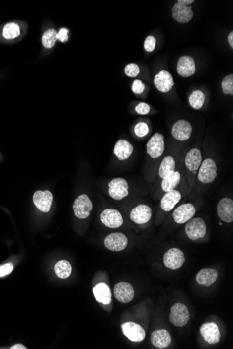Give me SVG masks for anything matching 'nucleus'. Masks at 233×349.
<instances>
[{
  "label": "nucleus",
  "mask_w": 233,
  "mask_h": 349,
  "mask_svg": "<svg viewBox=\"0 0 233 349\" xmlns=\"http://www.w3.org/2000/svg\"><path fill=\"white\" fill-rule=\"evenodd\" d=\"M202 163L201 152L198 148H192L188 152L185 157L184 164L186 167V179L189 183V187L192 188L196 173L199 169ZM190 188V189H191Z\"/></svg>",
  "instance_id": "obj_1"
},
{
  "label": "nucleus",
  "mask_w": 233,
  "mask_h": 349,
  "mask_svg": "<svg viewBox=\"0 0 233 349\" xmlns=\"http://www.w3.org/2000/svg\"><path fill=\"white\" fill-rule=\"evenodd\" d=\"M218 168L215 160L206 158L202 162L198 171V179L204 184H211L218 176Z\"/></svg>",
  "instance_id": "obj_2"
},
{
  "label": "nucleus",
  "mask_w": 233,
  "mask_h": 349,
  "mask_svg": "<svg viewBox=\"0 0 233 349\" xmlns=\"http://www.w3.org/2000/svg\"><path fill=\"white\" fill-rule=\"evenodd\" d=\"M185 232L186 236L191 241H197L200 238H204L207 233L206 224L200 217L191 219L186 222Z\"/></svg>",
  "instance_id": "obj_3"
},
{
  "label": "nucleus",
  "mask_w": 233,
  "mask_h": 349,
  "mask_svg": "<svg viewBox=\"0 0 233 349\" xmlns=\"http://www.w3.org/2000/svg\"><path fill=\"white\" fill-rule=\"evenodd\" d=\"M190 314L188 307L182 303H176L170 310V321L177 327H183L189 322Z\"/></svg>",
  "instance_id": "obj_4"
},
{
  "label": "nucleus",
  "mask_w": 233,
  "mask_h": 349,
  "mask_svg": "<svg viewBox=\"0 0 233 349\" xmlns=\"http://www.w3.org/2000/svg\"><path fill=\"white\" fill-rule=\"evenodd\" d=\"M74 214L79 219H86L90 215L93 204L87 195H81L76 199L73 205Z\"/></svg>",
  "instance_id": "obj_5"
},
{
  "label": "nucleus",
  "mask_w": 233,
  "mask_h": 349,
  "mask_svg": "<svg viewBox=\"0 0 233 349\" xmlns=\"http://www.w3.org/2000/svg\"><path fill=\"white\" fill-rule=\"evenodd\" d=\"M108 193L113 200H123L129 195V184L123 178H115L108 184Z\"/></svg>",
  "instance_id": "obj_6"
},
{
  "label": "nucleus",
  "mask_w": 233,
  "mask_h": 349,
  "mask_svg": "<svg viewBox=\"0 0 233 349\" xmlns=\"http://www.w3.org/2000/svg\"><path fill=\"white\" fill-rule=\"evenodd\" d=\"M146 148L147 153L152 158H160L165 150V141L163 135L158 133L154 134L148 141Z\"/></svg>",
  "instance_id": "obj_7"
},
{
  "label": "nucleus",
  "mask_w": 233,
  "mask_h": 349,
  "mask_svg": "<svg viewBox=\"0 0 233 349\" xmlns=\"http://www.w3.org/2000/svg\"><path fill=\"white\" fill-rule=\"evenodd\" d=\"M163 262L165 267L172 270H176L182 267L185 262L184 252L179 248H172L166 252L163 257Z\"/></svg>",
  "instance_id": "obj_8"
},
{
  "label": "nucleus",
  "mask_w": 233,
  "mask_h": 349,
  "mask_svg": "<svg viewBox=\"0 0 233 349\" xmlns=\"http://www.w3.org/2000/svg\"><path fill=\"white\" fill-rule=\"evenodd\" d=\"M122 333L131 341L142 342L146 338V331L142 326L134 322H126L122 324Z\"/></svg>",
  "instance_id": "obj_9"
},
{
  "label": "nucleus",
  "mask_w": 233,
  "mask_h": 349,
  "mask_svg": "<svg viewBox=\"0 0 233 349\" xmlns=\"http://www.w3.org/2000/svg\"><path fill=\"white\" fill-rule=\"evenodd\" d=\"M196 212V208L192 204H183L174 210L172 217L176 223L182 224L192 219Z\"/></svg>",
  "instance_id": "obj_10"
},
{
  "label": "nucleus",
  "mask_w": 233,
  "mask_h": 349,
  "mask_svg": "<svg viewBox=\"0 0 233 349\" xmlns=\"http://www.w3.org/2000/svg\"><path fill=\"white\" fill-rule=\"evenodd\" d=\"M128 238L122 233H113L105 238L104 244L107 249L113 252H120L127 248Z\"/></svg>",
  "instance_id": "obj_11"
},
{
  "label": "nucleus",
  "mask_w": 233,
  "mask_h": 349,
  "mask_svg": "<svg viewBox=\"0 0 233 349\" xmlns=\"http://www.w3.org/2000/svg\"><path fill=\"white\" fill-rule=\"evenodd\" d=\"M101 221L107 227L117 229L123 224V217L120 212L115 209H108L101 214Z\"/></svg>",
  "instance_id": "obj_12"
},
{
  "label": "nucleus",
  "mask_w": 233,
  "mask_h": 349,
  "mask_svg": "<svg viewBox=\"0 0 233 349\" xmlns=\"http://www.w3.org/2000/svg\"><path fill=\"white\" fill-rule=\"evenodd\" d=\"M172 136L178 141H186L191 138L192 126L184 119L177 121L172 128Z\"/></svg>",
  "instance_id": "obj_13"
},
{
  "label": "nucleus",
  "mask_w": 233,
  "mask_h": 349,
  "mask_svg": "<svg viewBox=\"0 0 233 349\" xmlns=\"http://www.w3.org/2000/svg\"><path fill=\"white\" fill-rule=\"evenodd\" d=\"M153 211L149 206L139 205L131 210V220L137 224L148 223L152 218Z\"/></svg>",
  "instance_id": "obj_14"
},
{
  "label": "nucleus",
  "mask_w": 233,
  "mask_h": 349,
  "mask_svg": "<svg viewBox=\"0 0 233 349\" xmlns=\"http://www.w3.org/2000/svg\"><path fill=\"white\" fill-rule=\"evenodd\" d=\"M114 295L119 302L122 303H128L134 298V288L129 283L120 282L117 284L114 288Z\"/></svg>",
  "instance_id": "obj_15"
},
{
  "label": "nucleus",
  "mask_w": 233,
  "mask_h": 349,
  "mask_svg": "<svg viewBox=\"0 0 233 349\" xmlns=\"http://www.w3.org/2000/svg\"><path fill=\"white\" fill-rule=\"evenodd\" d=\"M217 214L219 218L226 222L231 223L233 221V201L229 198H222L217 205Z\"/></svg>",
  "instance_id": "obj_16"
},
{
  "label": "nucleus",
  "mask_w": 233,
  "mask_h": 349,
  "mask_svg": "<svg viewBox=\"0 0 233 349\" xmlns=\"http://www.w3.org/2000/svg\"><path fill=\"white\" fill-rule=\"evenodd\" d=\"M172 13L173 18L179 23H187L191 21L193 17L192 8L179 1L174 5Z\"/></svg>",
  "instance_id": "obj_17"
},
{
  "label": "nucleus",
  "mask_w": 233,
  "mask_h": 349,
  "mask_svg": "<svg viewBox=\"0 0 233 349\" xmlns=\"http://www.w3.org/2000/svg\"><path fill=\"white\" fill-rule=\"evenodd\" d=\"M53 194L49 191H38L33 196L34 205L41 212H48L53 203Z\"/></svg>",
  "instance_id": "obj_18"
},
{
  "label": "nucleus",
  "mask_w": 233,
  "mask_h": 349,
  "mask_svg": "<svg viewBox=\"0 0 233 349\" xmlns=\"http://www.w3.org/2000/svg\"><path fill=\"white\" fill-rule=\"evenodd\" d=\"M200 331L205 341L210 345H215L220 340V331L215 323H205L202 325Z\"/></svg>",
  "instance_id": "obj_19"
},
{
  "label": "nucleus",
  "mask_w": 233,
  "mask_h": 349,
  "mask_svg": "<svg viewBox=\"0 0 233 349\" xmlns=\"http://www.w3.org/2000/svg\"><path fill=\"white\" fill-rule=\"evenodd\" d=\"M154 83L156 89L162 93L168 92L174 86L173 78L171 74L164 70L155 76Z\"/></svg>",
  "instance_id": "obj_20"
},
{
  "label": "nucleus",
  "mask_w": 233,
  "mask_h": 349,
  "mask_svg": "<svg viewBox=\"0 0 233 349\" xmlns=\"http://www.w3.org/2000/svg\"><path fill=\"white\" fill-rule=\"evenodd\" d=\"M177 72L183 77H191L196 72V64L190 56H182L177 63Z\"/></svg>",
  "instance_id": "obj_21"
},
{
  "label": "nucleus",
  "mask_w": 233,
  "mask_h": 349,
  "mask_svg": "<svg viewBox=\"0 0 233 349\" xmlns=\"http://www.w3.org/2000/svg\"><path fill=\"white\" fill-rule=\"evenodd\" d=\"M182 199L180 192L177 190L166 192L160 200V207L164 211L170 212Z\"/></svg>",
  "instance_id": "obj_22"
},
{
  "label": "nucleus",
  "mask_w": 233,
  "mask_h": 349,
  "mask_svg": "<svg viewBox=\"0 0 233 349\" xmlns=\"http://www.w3.org/2000/svg\"><path fill=\"white\" fill-rule=\"evenodd\" d=\"M152 344L158 349H165L171 343V336L166 330H158L154 331L150 338Z\"/></svg>",
  "instance_id": "obj_23"
},
{
  "label": "nucleus",
  "mask_w": 233,
  "mask_h": 349,
  "mask_svg": "<svg viewBox=\"0 0 233 349\" xmlns=\"http://www.w3.org/2000/svg\"><path fill=\"white\" fill-rule=\"evenodd\" d=\"M218 272L213 269H201L196 276V281L200 285L210 287L217 281Z\"/></svg>",
  "instance_id": "obj_24"
},
{
  "label": "nucleus",
  "mask_w": 233,
  "mask_h": 349,
  "mask_svg": "<svg viewBox=\"0 0 233 349\" xmlns=\"http://www.w3.org/2000/svg\"><path fill=\"white\" fill-rule=\"evenodd\" d=\"M133 151L134 147L132 145L125 140L117 141L114 147V154L120 160H125L130 158Z\"/></svg>",
  "instance_id": "obj_25"
},
{
  "label": "nucleus",
  "mask_w": 233,
  "mask_h": 349,
  "mask_svg": "<svg viewBox=\"0 0 233 349\" xmlns=\"http://www.w3.org/2000/svg\"><path fill=\"white\" fill-rule=\"evenodd\" d=\"M181 174L179 171H172L162 179L160 187L164 192H168L175 190L180 184Z\"/></svg>",
  "instance_id": "obj_26"
},
{
  "label": "nucleus",
  "mask_w": 233,
  "mask_h": 349,
  "mask_svg": "<svg viewBox=\"0 0 233 349\" xmlns=\"http://www.w3.org/2000/svg\"><path fill=\"white\" fill-rule=\"evenodd\" d=\"M95 298L98 302L109 305L112 301V293L108 285L100 283L93 288Z\"/></svg>",
  "instance_id": "obj_27"
},
{
  "label": "nucleus",
  "mask_w": 233,
  "mask_h": 349,
  "mask_svg": "<svg viewBox=\"0 0 233 349\" xmlns=\"http://www.w3.org/2000/svg\"><path fill=\"white\" fill-rule=\"evenodd\" d=\"M176 168V163L173 157L168 155L165 157L162 160L160 163L159 169H158V176L160 179H163L168 173L175 171Z\"/></svg>",
  "instance_id": "obj_28"
},
{
  "label": "nucleus",
  "mask_w": 233,
  "mask_h": 349,
  "mask_svg": "<svg viewBox=\"0 0 233 349\" xmlns=\"http://www.w3.org/2000/svg\"><path fill=\"white\" fill-rule=\"evenodd\" d=\"M20 26L15 22H9L4 26L2 36L5 39L13 40L20 35Z\"/></svg>",
  "instance_id": "obj_29"
},
{
  "label": "nucleus",
  "mask_w": 233,
  "mask_h": 349,
  "mask_svg": "<svg viewBox=\"0 0 233 349\" xmlns=\"http://www.w3.org/2000/svg\"><path fill=\"white\" fill-rule=\"evenodd\" d=\"M56 276L62 279H65L72 274V266L67 260H60L55 266Z\"/></svg>",
  "instance_id": "obj_30"
},
{
  "label": "nucleus",
  "mask_w": 233,
  "mask_h": 349,
  "mask_svg": "<svg viewBox=\"0 0 233 349\" xmlns=\"http://www.w3.org/2000/svg\"><path fill=\"white\" fill-rule=\"evenodd\" d=\"M57 34L58 32L54 29H49L48 30L45 31L43 34L41 41H42L43 46L46 49H51L54 47L57 41Z\"/></svg>",
  "instance_id": "obj_31"
},
{
  "label": "nucleus",
  "mask_w": 233,
  "mask_h": 349,
  "mask_svg": "<svg viewBox=\"0 0 233 349\" xmlns=\"http://www.w3.org/2000/svg\"><path fill=\"white\" fill-rule=\"evenodd\" d=\"M205 101V94L200 90L193 91L189 98V105L195 110H200L203 108Z\"/></svg>",
  "instance_id": "obj_32"
},
{
  "label": "nucleus",
  "mask_w": 233,
  "mask_h": 349,
  "mask_svg": "<svg viewBox=\"0 0 233 349\" xmlns=\"http://www.w3.org/2000/svg\"><path fill=\"white\" fill-rule=\"evenodd\" d=\"M222 88L223 92L224 94L233 95V75L231 74V75L226 76L224 79L222 80Z\"/></svg>",
  "instance_id": "obj_33"
},
{
  "label": "nucleus",
  "mask_w": 233,
  "mask_h": 349,
  "mask_svg": "<svg viewBox=\"0 0 233 349\" xmlns=\"http://www.w3.org/2000/svg\"><path fill=\"white\" fill-rule=\"evenodd\" d=\"M134 133L138 137H144L149 133V127L146 123L139 122L134 127Z\"/></svg>",
  "instance_id": "obj_34"
},
{
  "label": "nucleus",
  "mask_w": 233,
  "mask_h": 349,
  "mask_svg": "<svg viewBox=\"0 0 233 349\" xmlns=\"http://www.w3.org/2000/svg\"><path fill=\"white\" fill-rule=\"evenodd\" d=\"M124 72H125L126 75L128 76V77H135L139 74V67L136 64H129V65L126 66L125 69H124Z\"/></svg>",
  "instance_id": "obj_35"
},
{
  "label": "nucleus",
  "mask_w": 233,
  "mask_h": 349,
  "mask_svg": "<svg viewBox=\"0 0 233 349\" xmlns=\"http://www.w3.org/2000/svg\"><path fill=\"white\" fill-rule=\"evenodd\" d=\"M156 40L155 36H148L145 40L144 48L147 52H153L156 47Z\"/></svg>",
  "instance_id": "obj_36"
},
{
  "label": "nucleus",
  "mask_w": 233,
  "mask_h": 349,
  "mask_svg": "<svg viewBox=\"0 0 233 349\" xmlns=\"http://www.w3.org/2000/svg\"><path fill=\"white\" fill-rule=\"evenodd\" d=\"M135 110L136 112L139 114V115H146L149 113L150 111V107L148 103L141 102V103H140L139 104L136 105Z\"/></svg>",
  "instance_id": "obj_37"
},
{
  "label": "nucleus",
  "mask_w": 233,
  "mask_h": 349,
  "mask_svg": "<svg viewBox=\"0 0 233 349\" xmlns=\"http://www.w3.org/2000/svg\"><path fill=\"white\" fill-rule=\"evenodd\" d=\"M131 89H132L133 92L136 94H142L145 89V84H143L139 79H136L134 82H133L132 86H131Z\"/></svg>",
  "instance_id": "obj_38"
},
{
  "label": "nucleus",
  "mask_w": 233,
  "mask_h": 349,
  "mask_svg": "<svg viewBox=\"0 0 233 349\" xmlns=\"http://www.w3.org/2000/svg\"><path fill=\"white\" fill-rule=\"evenodd\" d=\"M57 39L61 43H65L69 39V29L67 28H61L57 34Z\"/></svg>",
  "instance_id": "obj_39"
},
{
  "label": "nucleus",
  "mask_w": 233,
  "mask_h": 349,
  "mask_svg": "<svg viewBox=\"0 0 233 349\" xmlns=\"http://www.w3.org/2000/svg\"><path fill=\"white\" fill-rule=\"evenodd\" d=\"M13 270V265L12 263L4 264L0 267V277H4L5 276L11 274Z\"/></svg>",
  "instance_id": "obj_40"
},
{
  "label": "nucleus",
  "mask_w": 233,
  "mask_h": 349,
  "mask_svg": "<svg viewBox=\"0 0 233 349\" xmlns=\"http://www.w3.org/2000/svg\"><path fill=\"white\" fill-rule=\"evenodd\" d=\"M228 40H229L230 46L233 48V32L230 33L229 36H228Z\"/></svg>",
  "instance_id": "obj_41"
},
{
  "label": "nucleus",
  "mask_w": 233,
  "mask_h": 349,
  "mask_svg": "<svg viewBox=\"0 0 233 349\" xmlns=\"http://www.w3.org/2000/svg\"><path fill=\"white\" fill-rule=\"evenodd\" d=\"M25 346L21 345V344H16V345L12 346L11 349H26Z\"/></svg>",
  "instance_id": "obj_42"
},
{
  "label": "nucleus",
  "mask_w": 233,
  "mask_h": 349,
  "mask_svg": "<svg viewBox=\"0 0 233 349\" xmlns=\"http://www.w3.org/2000/svg\"><path fill=\"white\" fill-rule=\"evenodd\" d=\"M179 1H180L184 5H186V6H189L190 4H193L195 1L194 0H179Z\"/></svg>",
  "instance_id": "obj_43"
}]
</instances>
